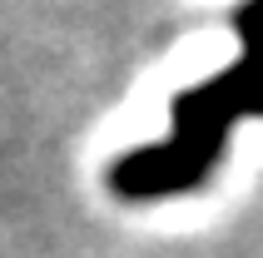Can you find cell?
I'll return each mask as SVG.
<instances>
[{
  "label": "cell",
  "mask_w": 263,
  "mask_h": 258,
  "mask_svg": "<svg viewBox=\"0 0 263 258\" xmlns=\"http://www.w3.org/2000/svg\"><path fill=\"white\" fill-rule=\"evenodd\" d=\"M238 35H243V55L214 80L179 95L174 139L134 149L109 169V189L119 199H169L194 189L223 154L229 124L243 115L263 119V0L238 5Z\"/></svg>",
  "instance_id": "cell-1"
}]
</instances>
